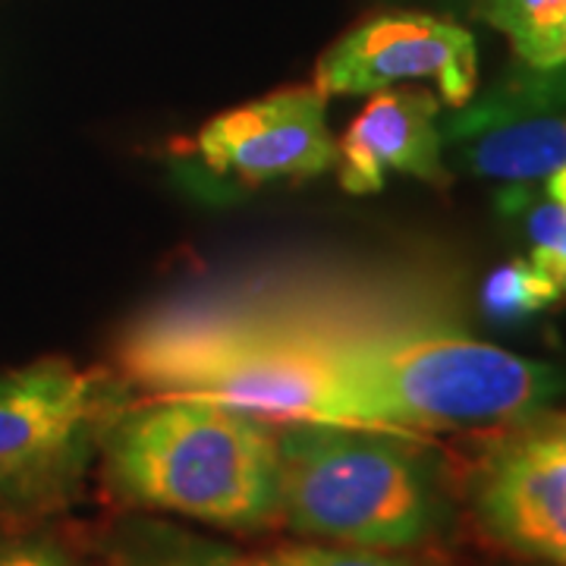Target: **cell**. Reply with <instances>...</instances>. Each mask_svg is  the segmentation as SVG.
Returning a JSON list of instances; mask_svg holds the SVG:
<instances>
[{"instance_id":"6da1fadb","label":"cell","mask_w":566,"mask_h":566,"mask_svg":"<svg viewBox=\"0 0 566 566\" xmlns=\"http://www.w3.org/2000/svg\"><path fill=\"white\" fill-rule=\"evenodd\" d=\"M264 296L344 371L371 428L520 424L566 390L564 371L469 337L438 300L353 308L283 290Z\"/></svg>"},{"instance_id":"7a4b0ae2","label":"cell","mask_w":566,"mask_h":566,"mask_svg":"<svg viewBox=\"0 0 566 566\" xmlns=\"http://www.w3.org/2000/svg\"><path fill=\"white\" fill-rule=\"evenodd\" d=\"M98 460L126 506L208 526L268 528L277 513V428L202 397L129 403L107 428Z\"/></svg>"},{"instance_id":"3957f363","label":"cell","mask_w":566,"mask_h":566,"mask_svg":"<svg viewBox=\"0 0 566 566\" xmlns=\"http://www.w3.org/2000/svg\"><path fill=\"white\" fill-rule=\"evenodd\" d=\"M277 513L312 542L412 551L444 532L447 497L416 434L286 422L277 428Z\"/></svg>"},{"instance_id":"277c9868","label":"cell","mask_w":566,"mask_h":566,"mask_svg":"<svg viewBox=\"0 0 566 566\" xmlns=\"http://www.w3.org/2000/svg\"><path fill=\"white\" fill-rule=\"evenodd\" d=\"M126 406L123 381L70 359L0 375V510L41 516L73 504Z\"/></svg>"},{"instance_id":"5b68a950","label":"cell","mask_w":566,"mask_h":566,"mask_svg":"<svg viewBox=\"0 0 566 566\" xmlns=\"http://www.w3.org/2000/svg\"><path fill=\"white\" fill-rule=\"evenodd\" d=\"M472 510L494 545L566 566V419L516 424L479 465Z\"/></svg>"},{"instance_id":"8992f818","label":"cell","mask_w":566,"mask_h":566,"mask_svg":"<svg viewBox=\"0 0 566 566\" xmlns=\"http://www.w3.org/2000/svg\"><path fill=\"white\" fill-rule=\"evenodd\" d=\"M428 80L447 107H463L475 95L479 51L457 22L422 13H387L356 25L315 70V88L331 95H371L400 82Z\"/></svg>"},{"instance_id":"52a82bcc","label":"cell","mask_w":566,"mask_h":566,"mask_svg":"<svg viewBox=\"0 0 566 566\" xmlns=\"http://www.w3.org/2000/svg\"><path fill=\"white\" fill-rule=\"evenodd\" d=\"M441 142L475 177L510 186L547 180L566 164V66L528 70L482 102H465Z\"/></svg>"},{"instance_id":"ba28073f","label":"cell","mask_w":566,"mask_h":566,"mask_svg":"<svg viewBox=\"0 0 566 566\" xmlns=\"http://www.w3.org/2000/svg\"><path fill=\"white\" fill-rule=\"evenodd\" d=\"M196 151L214 174L249 186L318 177L337 161L327 98L315 85L274 92L202 126Z\"/></svg>"},{"instance_id":"9c48e42d","label":"cell","mask_w":566,"mask_h":566,"mask_svg":"<svg viewBox=\"0 0 566 566\" xmlns=\"http://www.w3.org/2000/svg\"><path fill=\"white\" fill-rule=\"evenodd\" d=\"M441 98L428 88H381L346 126L337 142V177L353 196L378 192L390 174H409L444 186L441 158Z\"/></svg>"},{"instance_id":"30bf717a","label":"cell","mask_w":566,"mask_h":566,"mask_svg":"<svg viewBox=\"0 0 566 566\" xmlns=\"http://www.w3.org/2000/svg\"><path fill=\"white\" fill-rule=\"evenodd\" d=\"M107 566H240V554L164 523L133 520L111 535Z\"/></svg>"},{"instance_id":"8fae6325","label":"cell","mask_w":566,"mask_h":566,"mask_svg":"<svg viewBox=\"0 0 566 566\" xmlns=\"http://www.w3.org/2000/svg\"><path fill=\"white\" fill-rule=\"evenodd\" d=\"M479 17L504 32L528 70H545L566 22V0H479Z\"/></svg>"},{"instance_id":"7c38bea8","label":"cell","mask_w":566,"mask_h":566,"mask_svg":"<svg viewBox=\"0 0 566 566\" xmlns=\"http://www.w3.org/2000/svg\"><path fill=\"white\" fill-rule=\"evenodd\" d=\"M564 300V290L528 259L501 264L482 286V308L494 322H520Z\"/></svg>"},{"instance_id":"4fadbf2b","label":"cell","mask_w":566,"mask_h":566,"mask_svg":"<svg viewBox=\"0 0 566 566\" xmlns=\"http://www.w3.org/2000/svg\"><path fill=\"white\" fill-rule=\"evenodd\" d=\"M240 566H444L428 557H412L406 551H378V547L324 545V542H296L277 545L255 554H240Z\"/></svg>"},{"instance_id":"5bb4252c","label":"cell","mask_w":566,"mask_h":566,"mask_svg":"<svg viewBox=\"0 0 566 566\" xmlns=\"http://www.w3.org/2000/svg\"><path fill=\"white\" fill-rule=\"evenodd\" d=\"M504 205H523V221H526V237L532 243L528 262L538 264L551 281L564 290L566 296V205L551 199H532L526 202L520 192L506 196Z\"/></svg>"},{"instance_id":"9a60e30c","label":"cell","mask_w":566,"mask_h":566,"mask_svg":"<svg viewBox=\"0 0 566 566\" xmlns=\"http://www.w3.org/2000/svg\"><path fill=\"white\" fill-rule=\"evenodd\" d=\"M0 566H76V557L51 535H0Z\"/></svg>"},{"instance_id":"2e32d148","label":"cell","mask_w":566,"mask_h":566,"mask_svg":"<svg viewBox=\"0 0 566 566\" xmlns=\"http://www.w3.org/2000/svg\"><path fill=\"white\" fill-rule=\"evenodd\" d=\"M545 192L551 199H557V202L566 205V164L560 170H554L551 177L545 180Z\"/></svg>"},{"instance_id":"e0dca14e","label":"cell","mask_w":566,"mask_h":566,"mask_svg":"<svg viewBox=\"0 0 566 566\" xmlns=\"http://www.w3.org/2000/svg\"><path fill=\"white\" fill-rule=\"evenodd\" d=\"M566 66V22L564 29H560V35L554 41V48H551V57H547L545 70H560Z\"/></svg>"}]
</instances>
